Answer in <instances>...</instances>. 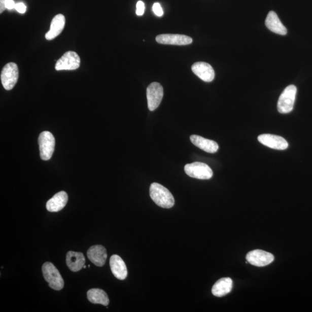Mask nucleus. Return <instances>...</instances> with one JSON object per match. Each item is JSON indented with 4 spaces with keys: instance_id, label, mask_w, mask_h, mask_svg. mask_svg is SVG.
Masks as SVG:
<instances>
[{
    "instance_id": "1",
    "label": "nucleus",
    "mask_w": 312,
    "mask_h": 312,
    "mask_svg": "<svg viewBox=\"0 0 312 312\" xmlns=\"http://www.w3.org/2000/svg\"><path fill=\"white\" fill-rule=\"evenodd\" d=\"M150 196L158 206L170 208L175 204V199L170 191L163 185L153 183L150 187Z\"/></svg>"
},
{
    "instance_id": "2",
    "label": "nucleus",
    "mask_w": 312,
    "mask_h": 312,
    "mask_svg": "<svg viewBox=\"0 0 312 312\" xmlns=\"http://www.w3.org/2000/svg\"><path fill=\"white\" fill-rule=\"evenodd\" d=\"M44 279L48 283L50 288L60 291L64 288V282L59 270L52 263L47 262L43 265Z\"/></svg>"
},
{
    "instance_id": "3",
    "label": "nucleus",
    "mask_w": 312,
    "mask_h": 312,
    "mask_svg": "<svg viewBox=\"0 0 312 312\" xmlns=\"http://www.w3.org/2000/svg\"><path fill=\"white\" fill-rule=\"evenodd\" d=\"M296 94L297 87L293 85L287 87L283 91L278 102V110L280 113L289 114L293 111Z\"/></svg>"
},
{
    "instance_id": "4",
    "label": "nucleus",
    "mask_w": 312,
    "mask_h": 312,
    "mask_svg": "<svg viewBox=\"0 0 312 312\" xmlns=\"http://www.w3.org/2000/svg\"><path fill=\"white\" fill-rule=\"evenodd\" d=\"M39 144L41 159L44 161L51 159L55 147V139L52 133L49 131L41 132L39 136Z\"/></svg>"
},
{
    "instance_id": "5",
    "label": "nucleus",
    "mask_w": 312,
    "mask_h": 312,
    "mask_svg": "<svg viewBox=\"0 0 312 312\" xmlns=\"http://www.w3.org/2000/svg\"><path fill=\"white\" fill-rule=\"evenodd\" d=\"M185 171L190 177L198 180H210L213 176V171L210 166L200 162L186 164Z\"/></svg>"
},
{
    "instance_id": "6",
    "label": "nucleus",
    "mask_w": 312,
    "mask_h": 312,
    "mask_svg": "<svg viewBox=\"0 0 312 312\" xmlns=\"http://www.w3.org/2000/svg\"><path fill=\"white\" fill-rule=\"evenodd\" d=\"M19 78V69L15 62H9L3 68L1 74V80L4 89L10 90L17 83Z\"/></svg>"
},
{
    "instance_id": "7",
    "label": "nucleus",
    "mask_w": 312,
    "mask_h": 312,
    "mask_svg": "<svg viewBox=\"0 0 312 312\" xmlns=\"http://www.w3.org/2000/svg\"><path fill=\"white\" fill-rule=\"evenodd\" d=\"M164 90L159 83L153 82L147 88V95L149 110L153 111L160 106L163 99Z\"/></svg>"
},
{
    "instance_id": "8",
    "label": "nucleus",
    "mask_w": 312,
    "mask_h": 312,
    "mask_svg": "<svg viewBox=\"0 0 312 312\" xmlns=\"http://www.w3.org/2000/svg\"><path fill=\"white\" fill-rule=\"evenodd\" d=\"M246 259L249 264L262 267L272 263L274 258L271 253L257 249L249 252Z\"/></svg>"
},
{
    "instance_id": "9",
    "label": "nucleus",
    "mask_w": 312,
    "mask_h": 312,
    "mask_svg": "<svg viewBox=\"0 0 312 312\" xmlns=\"http://www.w3.org/2000/svg\"><path fill=\"white\" fill-rule=\"evenodd\" d=\"M81 59L76 52L69 51L64 53L55 65L57 71L75 70L80 67Z\"/></svg>"
},
{
    "instance_id": "10",
    "label": "nucleus",
    "mask_w": 312,
    "mask_h": 312,
    "mask_svg": "<svg viewBox=\"0 0 312 312\" xmlns=\"http://www.w3.org/2000/svg\"><path fill=\"white\" fill-rule=\"evenodd\" d=\"M259 142L270 148L285 150L289 147L288 143L283 137L269 134H262L258 137Z\"/></svg>"
},
{
    "instance_id": "11",
    "label": "nucleus",
    "mask_w": 312,
    "mask_h": 312,
    "mask_svg": "<svg viewBox=\"0 0 312 312\" xmlns=\"http://www.w3.org/2000/svg\"><path fill=\"white\" fill-rule=\"evenodd\" d=\"M194 74L206 82H211L214 80L215 72L212 66L205 62H197L191 66Z\"/></svg>"
},
{
    "instance_id": "12",
    "label": "nucleus",
    "mask_w": 312,
    "mask_h": 312,
    "mask_svg": "<svg viewBox=\"0 0 312 312\" xmlns=\"http://www.w3.org/2000/svg\"><path fill=\"white\" fill-rule=\"evenodd\" d=\"M158 43L165 45H187L192 43L191 37L181 34H161L157 36Z\"/></svg>"
},
{
    "instance_id": "13",
    "label": "nucleus",
    "mask_w": 312,
    "mask_h": 312,
    "mask_svg": "<svg viewBox=\"0 0 312 312\" xmlns=\"http://www.w3.org/2000/svg\"><path fill=\"white\" fill-rule=\"evenodd\" d=\"M89 260L98 267H102L106 264L107 253L102 245H94L90 247L87 252Z\"/></svg>"
},
{
    "instance_id": "14",
    "label": "nucleus",
    "mask_w": 312,
    "mask_h": 312,
    "mask_svg": "<svg viewBox=\"0 0 312 312\" xmlns=\"http://www.w3.org/2000/svg\"><path fill=\"white\" fill-rule=\"evenodd\" d=\"M110 263L112 272L116 278L124 280L127 278V267L121 257L116 255L112 256Z\"/></svg>"
},
{
    "instance_id": "15",
    "label": "nucleus",
    "mask_w": 312,
    "mask_h": 312,
    "mask_svg": "<svg viewBox=\"0 0 312 312\" xmlns=\"http://www.w3.org/2000/svg\"><path fill=\"white\" fill-rule=\"evenodd\" d=\"M265 26L269 30L276 34L285 36L288 32L287 28L283 24L278 16L274 11H270L265 19Z\"/></svg>"
},
{
    "instance_id": "16",
    "label": "nucleus",
    "mask_w": 312,
    "mask_h": 312,
    "mask_svg": "<svg viewBox=\"0 0 312 312\" xmlns=\"http://www.w3.org/2000/svg\"><path fill=\"white\" fill-rule=\"evenodd\" d=\"M190 141L197 147L206 152L215 153L218 151L219 145L214 141L197 135L190 136Z\"/></svg>"
},
{
    "instance_id": "17",
    "label": "nucleus",
    "mask_w": 312,
    "mask_h": 312,
    "mask_svg": "<svg viewBox=\"0 0 312 312\" xmlns=\"http://www.w3.org/2000/svg\"><path fill=\"white\" fill-rule=\"evenodd\" d=\"M68 195L61 191L56 194L47 203V209L49 212H57L63 209L68 202Z\"/></svg>"
},
{
    "instance_id": "18",
    "label": "nucleus",
    "mask_w": 312,
    "mask_h": 312,
    "mask_svg": "<svg viewBox=\"0 0 312 312\" xmlns=\"http://www.w3.org/2000/svg\"><path fill=\"white\" fill-rule=\"evenodd\" d=\"M66 263L72 271L78 272L85 265V258L82 253L70 251L66 254Z\"/></svg>"
},
{
    "instance_id": "19",
    "label": "nucleus",
    "mask_w": 312,
    "mask_h": 312,
    "mask_svg": "<svg viewBox=\"0 0 312 312\" xmlns=\"http://www.w3.org/2000/svg\"><path fill=\"white\" fill-rule=\"evenodd\" d=\"M65 23V19L63 15L59 14L55 16L52 20L50 30L45 34V39L47 40L55 39L63 30Z\"/></svg>"
},
{
    "instance_id": "20",
    "label": "nucleus",
    "mask_w": 312,
    "mask_h": 312,
    "mask_svg": "<svg viewBox=\"0 0 312 312\" xmlns=\"http://www.w3.org/2000/svg\"><path fill=\"white\" fill-rule=\"evenodd\" d=\"M233 283L231 278H223L215 283L212 289L215 296L222 297L230 293L232 289Z\"/></svg>"
},
{
    "instance_id": "21",
    "label": "nucleus",
    "mask_w": 312,
    "mask_h": 312,
    "mask_svg": "<svg viewBox=\"0 0 312 312\" xmlns=\"http://www.w3.org/2000/svg\"><path fill=\"white\" fill-rule=\"evenodd\" d=\"M89 301L95 304L107 306L110 303V299L107 294L103 290L99 289H92L87 293Z\"/></svg>"
},
{
    "instance_id": "22",
    "label": "nucleus",
    "mask_w": 312,
    "mask_h": 312,
    "mask_svg": "<svg viewBox=\"0 0 312 312\" xmlns=\"http://www.w3.org/2000/svg\"><path fill=\"white\" fill-rule=\"evenodd\" d=\"M153 11L154 13H155L156 16H159V17H161L164 14L163 10L162 9L160 4L158 3L153 4Z\"/></svg>"
},
{
    "instance_id": "23",
    "label": "nucleus",
    "mask_w": 312,
    "mask_h": 312,
    "mask_svg": "<svg viewBox=\"0 0 312 312\" xmlns=\"http://www.w3.org/2000/svg\"><path fill=\"white\" fill-rule=\"evenodd\" d=\"M145 12V4L142 1H139L136 4V14L138 16H142Z\"/></svg>"
},
{
    "instance_id": "24",
    "label": "nucleus",
    "mask_w": 312,
    "mask_h": 312,
    "mask_svg": "<svg viewBox=\"0 0 312 312\" xmlns=\"http://www.w3.org/2000/svg\"><path fill=\"white\" fill-rule=\"evenodd\" d=\"M15 9L20 14H24L26 11L27 7L23 3L16 4Z\"/></svg>"
},
{
    "instance_id": "25",
    "label": "nucleus",
    "mask_w": 312,
    "mask_h": 312,
    "mask_svg": "<svg viewBox=\"0 0 312 312\" xmlns=\"http://www.w3.org/2000/svg\"><path fill=\"white\" fill-rule=\"evenodd\" d=\"M16 4L14 0H6V9L11 10L15 7Z\"/></svg>"
},
{
    "instance_id": "26",
    "label": "nucleus",
    "mask_w": 312,
    "mask_h": 312,
    "mask_svg": "<svg viewBox=\"0 0 312 312\" xmlns=\"http://www.w3.org/2000/svg\"><path fill=\"white\" fill-rule=\"evenodd\" d=\"M6 0H0V14L6 10Z\"/></svg>"
},
{
    "instance_id": "27",
    "label": "nucleus",
    "mask_w": 312,
    "mask_h": 312,
    "mask_svg": "<svg viewBox=\"0 0 312 312\" xmlns=\"http://www.w3.org/2000/svg\"><path fill=\"white\" fill-rule=\"evenodd\" d=\"M83 268H85V269L86 268V266L85 265L83 266Z\"/></svg>"
}]
</instances>
